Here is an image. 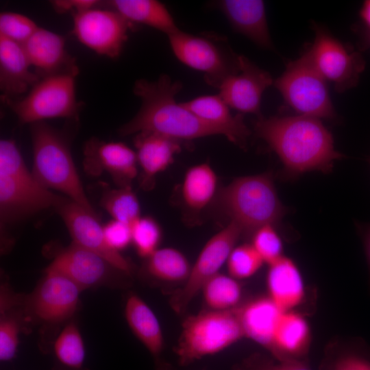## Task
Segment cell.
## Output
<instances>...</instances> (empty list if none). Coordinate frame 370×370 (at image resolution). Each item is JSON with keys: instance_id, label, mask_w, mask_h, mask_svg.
Here are the masks:
<instances>
[{"instance_id": "6da1fadb", "label": "cell", "mask_w": 370, "mask_h": 370, "mask_svg": "<svg viewBox=\"0 0 370 370\" xmlns=\"http://www.w3.org/2000/svg\"><path fill=\"white\" fill-rule=\"evenodd\" d=\"M254 131L279 156L288 178L310 171L328 173L334 162L344 157L334 149L331 133L317 118L261 116L254 123Z\"/></svg>"}, {"instance_id": "7a4b0ae2", "label": "cell", "mask_w": 370, "mask_h": 370, "mask_svg": "<svg viewBox=\"0 0 370 370\" xmlns=\"http://www.w3.org/2000/svg\"><path fill=\"white\" fill-rule=\"evenodd\" d=\"M182 84L162 75L156 81L139 79L134 94L142 103L138 112L119 132L127 136L140 132L156 133L178 141L212 135H223L230 140L228 132L207 123L186 109L175 99Z\"/></svg>"}, {"instance_id": "3957f363", "label": "cell", "mask_w": 370, "mask_h": 370, "mask_svg": "<svg viewBox=\"0 0 370 370\" xmlns=\"http://www.w3.org/2000/svg\"><path fill=\"white\" fill-rule=\"evenodd\" d=\"M67 199L37 182L14 140H1L0 209L3 221L18 220L50 207L56 209Z\"/></svg>"}, {"instance_id": "277c9868", "label": "cell", "mask_w": 370, "mask_h": 370, "mask_svg": "<svg viewBox=\"0 0 370 370\" xmlns=\"http://www.w3.org/2000/svg\"><path fill=\"white\" fill-rule=\"evenodd\" d=\"M32 174L43 187L64 194L95 212L85 193L66 142L44 122L31 124Z\"/></svg>"}, {"instance_id": "5b68a950", "label": "cell", "mask_w": 370, "mask_h": 370, "mask_svg": "<svg viewBox=\"0 0 370 370\" xmlns=\"http://www.w3.org/2000/svg\"><path fill=\"white\" fill-rule=\"evenodd\" d=\"M220 204L230 221L243 233L280 223L286 208L277 194L271 173L244 176L233 180L220 194Z\"/></svg>"}, {"instance_id": "8992f818", "label": "cell", "mask_w": 370, "mask_h": 370, "mask_svg": "<svg viewBox=\"0 0 370 370\" xmlns=\"http://www.w3.org/2000/svg\"><path fill=\"white\" fill-rule=\"evenodd\" d=\"M243 337L236 308L202 311L184 321L175 353L180 365L187 366L224 350Z\"/></svg>"}, {"instance_id": "52a82bcc", "label": "cell", "mask_w": 370, "mask_h": 370, "mask_svg": "<svg viewBox=\"0 0 370 370\" xmlns=\"http://www.w3.org/2000/svg\"><path fill=\"white\" fill-rule=\"evenodd\" d=\"M274 86L299 115L332 119L335 111L327 81L312 64L306 51L290 62Z\"/></svg>"}, {"instance_id": "ba28073f", "label": "cell", "mask_w": 370, "mask_h": 370, "mask_svg": "<svg viewBox=\"0 0 370 370\" xmlns=\"http://www.w3.org/2000/svg\"><path fill=\"white\" fill-rule=\"evenodd\" d=\"M75 77L71 74H59L41 78L24 98L3 99L21 123L33 124L53 118H75L80 107L75 98Z\"/></svg>"}, {"instance_id": "9c48e42d", "label": "cell", "mask_w": 370, "mask_h": 370, "mask_svg": "<svg viewBox=\"0 0 370 370\" xmlns=\"http://www.w3.org/2000/svg\"><path fill=\"white\" fill-rule=\"evenodd\" d=\"M175 56L187 66L205 73L206 82L218 88L240 70L239 56L216 40L194 36L180 29L168 35Z\"/></svg>"}, {"instance_id": "30bf717a", "label": "cell", "mask_w": 370, "mask_h": 370, "mask_svg": "<svg viewBox=\"0 0 370 370\" xmlns=\"http://www.w3.org/2000/svg\"><path fill=\"white\" fill-rule=\"evenodd\" d=\"M313 29L314 42L306 51L314 66L338 92L356 86L365 68L361 53L345 45L324 27L314 24Z\"/></svg>"}, {"instance_id": "8fae6325", "label": "cell", "mask_w": 370, "mask_h": 370, "mask_svg": "<svg viewBox=\"0 0 370 370\" xmlns=\"http://www.w3.org/2000/svg\"><path fill=\"white\" fill-rule=\"evenodd\" d=\"M243 233L240 226L230 221L208 241L192 266L188 279L173 292L169 299L170 305L175 312H183L201 291L206 282L219 273Z\"/></svg>"}, {"instance_id": "7c38bea8", "label": "cell", "mask_w": 370, "mask_h": 370, "mask_svg": "<svg viewBox=\"0 0 370 370\" xmlns=\"http://www.w3.org/2000/svg\"><path fill=\"white\" fill-rule=\"evenodd\" d=\"M73 33L96 53L116 58L127 39L132 23L113 10L90 9L75 14Z\"/></svg>"}, {"instance_id": "4fadbf2b", "label": "cell", "mask_w": 370, "mask_h": 370, "mask_svg": "<svg viewBox=\"0 0 370 370\" xmlns=\"http://www.w3.org/2000/svg\"><path fill=\"white\" fill-rule=\"evenodd\" d=\"M65 223L73 243L90 250L108 261L119 271L129 273L130 263L119 251L109 247L95 212L67 199L56 208Z\"/></svg>"}, {"instance_id": "5bb4252c", "label": "cell", "mask_w": 370, "mask_h": 370, "mask_svg": "<svg viewBox=\"0 0 370 370\" xmlns=\"http://www.w3.org/2000/svg\"><path fill=\"white\" fill-rule=\"evenodd\" d=\"M240 70L225 79L219 85V96L240 113L262 116L260 102L263 92L273 84L271 75L247 58L239 56Z\"/></svg>"}, {"instance_id": "9a60e30c", "label": "cell", "mask_w": 370, "mask_h": 370, "mask_svg": "<svg viewBox=\"0 0 370 370\" xmlns=\"http://www.w3.org/2000/svg\"><path fill=\"white\" fill-rule=\"evenodd\" d=\"M84 153L88 174L97 176L106 171L119 187L130 186L138 175L136 153L124 143L92 138L86 143Z\"/></svg>"}, {"instance_id": "2e32d148", "label": "cell", "mask_w": 370, "mask_h": 370, "mask_svg": "<svg viewBox=\"0 0 370 370\" xmlns=\"http://www.w3.org/2000/svg\"><path fill=\"white\" fill-rule=\"evenodd\" d=\"M82 289L68 278L46 271L30 301L33 313L47 323H59L75 310Z\"/></svg>"}, {"instance_id": "e0dca14e", "label": "cell", "mask_w": 370, "mask_h": 370, "mask_svg": "<svg viewBox=\"0 0 370 370\" xmlns=\"http://www.w3.org/2000/svg\"><path fill=\"white\" fill-rule=\"evenodd\" d=\"M112 269H116L105 258L73 243L55 258L46 271L64 275L83 289L103 283Z\"/></svg>"}, {"instance_id": "ac0fdd59", "label": "cell", "mask_w": 370, "mask_h": 370, "mask_svg": "<svg viewBox=\"0 0 370 370\" xmlns=\"http://www.w3.org/2000/svg\"><path fill=\"white\" fill-rule=\"evenodd\" d=\"M64 43L62 36L38 27L22 45L40 79L59 74H78L75 60L66 51Z\"/></svg>"}, {"instance_id": "d6986e66", "label": "cell", "mask_w": 370, "mask_h": 370, "mask_svg": "<svg viewBox=\"0 0 370 370\" xmlns=\"http://www.w3.org/2000/svg\"><path fill=\"white\" fill-rule=\"evenodd\" d=\"M216 3L236 32L262 48L273 49L262 1L221 0Z\"/></svg>"}, {"instance_id": "ffe728a7", "label": "cell", "mask_w": 370, "mask_h": 370, "mask_svg": "<svg viewBox=\"0 0 370 370\" xmlns=\"http://www.w3.org/2000/svg\"><path fill=\"white\" fill-rule=\"evenodd\" d=\"M31 66L23 45L0 35V88L3 98L26 92L40 79Z\"/></svg>"}, {"instance_id": "44dd1931", "label": "cell", "mask_w": 370, "mask_h": 370, "mask_svg": "<svg viewBox=\"0 0 370 370\" xmlns=\"http://www.w3.org/2000/svg\"><path fill=\"white\" fill-rule=\"evenodd\" d=\"M134 145L145 188L151 186L155 176L166 169L181 151L180 141L153 132L136 134Z\"/></svg>"}, {"instance_id": "7402d4cb", "label": "cell", "mask_w": 370, "mask_h": 370, "mask_svg": "<svg viewBox=\"0 0 370 370\" xmlns=\"http://www.w3.org/2000/svg\"><path fill=\"white\" fill-rule=\"evenodd\" d=\"M180 103L200 119L225 129L230 141L241 148L246 147L251 131L244 122L243 114L232 116L219 95L201 96Z\"/></svg>"}, {"instance_id": "603a6c76", "label": "cell", "mask_w": 370, "mask_h": 370, "mask_svg": "<svg viewBox=\"0 0 370 370\" xmlns=\"http://www.w3.org/2000/svg\"><path fill=\"white\" fill-rule=\"evenodd\" d=\"M269 266L268 297L283 312L292 310L305 296L304 284L298 267L291 258L284 256Z\"/></svg>"}, {"instance_id": "cb8c5ba5", "label": "cell", "mask_w": 370, "mask_h": 370, "mask_svg": "<svg viewBox=\"0 0 370 370\" xmlns=\"http://www.w3.org/2000/svg\"><path fill=\"white\" fill-rule=\"evenodd\" d=\"M236 310L245 337L271 352L275 330L284 312L269 297L251 300Z\"/></svg>"}, {"instance_id": "d4e9b609", "label": "cell", "mask_w": 370, "mask_h": 370, "mask_svg": "<svg viewBox=\"0 0 370 370\" xmlns=\"http://www.w3.org/2000/svg\"><path fill=\"white\" fill-rule=\"evenodd\" d=\"M310 342V331L305 318L292 310L284 312L275 330L271 353L277 359H302Z\"/></svg>"}, {"instance_id": "484cf974", "label": "cell", "mask_w": 370, "mask_h": 370, "mask_svg": "<svg viewBox=\"0 0 370 370\" xmlns=\"http://www.w3.org/2000/svg\"><path fill=\"white\" fill-rule=\"evenodd\" d=\"M129 326L156 360L164 347V338L159 321L149 306L138 295H131L125 305Z\"/></svg>"}, {"instance_id": "4316f807", "label": "cell", "mask_w": 370, "mask_h": 370, "mask_svg": "<svg viewBox=\"0 0 370 370\" xmlns=\"http://www.w3.org/2000/svg\"><path fill=\"white\" fill-rule=\"evenodd\" d=\"M109 3L114 11L132 23L149 25L167 36L179 29L165 5L158 1L114 0Z\"/></svg>"}, {"instance_id": "83f0119b", "label": "cell", "mask_w": 370, "mask_h": 370, "mask_svg": "<svg viewBox=\"0 0 370 370\" xmlns=\"http://www.w3.org/2000/svg\"><path fill=\"white\" fill-rule=\"evenodd\" d=\"M217 180L214 171L207 163L188 169L182 186V195L186 205L197 210L205 208L215 195Z\"/></svg>"}, {"instance_id": "f1b7e54d", "label": "cell", "mask_w": 370, "mask_h": 370, "mask_svg": "<svg viewBox=\"0 0 370 370\" xmlns=\"http://www.w3.org/2000/svg\"><path fill=\"white\" fill-rule=\"evenodd\" d=\"M147 271L157 280L166 282H185L192 266L187 258L172 247L160 248L147 258Z\"/></svg>"}, {"instance_id": "f546056e", "label": "cell", "mask_w": 370, "mask_h": 370, "mask_svg": "<svg viewBox=\"0 0 370 370\" xmlns=\"http://www.w3.org/2000/svg\"><path fill=\"white\" fill-rule=\"evenodd\" d=\"M201 292L210 310H228L238 306L242 296L238 280L218 273L204 285Z\"/></svg>"}, {"instance_id": "4dcf8cb0", "label": "cell", "mask_w": 370, "mask_h": 370, "mask_svg": "<svg viewBox=\"0 0 370 370\" xmlns=\"http://www.w3.org/2000/svg\"><path fill=\"white\" fill-rule=\"evenodd\" d=\"M103 190L100 204L113 219L132 225L140 217V204L131 186Z\"/></svg>"}, {"instance_id": "1f68e13d", "label": "cell", "mask_w": 370, "mask_h": 370, "mask_svg": "<svg viewBox=\"0 0 370 370\" xmlns=\"http://www.w3.org/2000/svg\"><path fill=\"white\" fill-rule=\"evenodd\" d=\"M58 362L69 370H81L85 358V349L81 334L73 323L68 324L54 344Z\"/></svg>"}, {"instance_id": "d6a6232c", "label": "cell", "mask_w": 370, "mask_h": 370, "mask_svg": "<svg viewBox=\"0 0 370 370\" xmlns=\"http://www.w3.org/2000/svg\"><path fill=\"white\" fill-rule=\"evenodd\" d=\"M132 243L141 257L148 258L158 248L162 231L151 217H140L132 225Z\"/></svg>"}, {"instance_id": "836d02e7", "label": "cell", "mask_w": 370, "mask_h": 370, "mask_svg": "<svg viewBox=\"0 0 370 370\" xmlns=\"http://www.w3.org/2000/svg\"><path fill=\"white\" fill-rule=\"evenodd\" d=\"M264 261L251 244L235 247L227 261L229 275L236 280L248 278L254 275Z\"/></svg>"}, {"instance_id": "e575fe53", "label": "cell", "mask_w": 370, "mask_h": 370, "mask_svg": "<svg viewBox=\"0 0 370 370\" xmlns=\"http://www.w3.org/2000/svg\"><path fill=\"white\" fill-rule=\"evenodd\" d=\"M233 370H312L304 359H277L254 353L233 367Z\"/></svg>"}, {"instance_id": "d590c367", "label": "cell", "mask_w": 370, "mask_h": 370, "mask_svg": "<svg viewBox=\"0 0 370 370\" xmlns=\"http://www.w3.org/2000/svg\"><path fill=\"white\" fill-rule=\"evenodd\" d=\"M36 24L27 16L14 12L0 14V35L21 45L37 30Z\"/></svg>"}, {"instance_id": "8d00e7d4", "label": "cell", "mask_w": 370, "mask_h": 370, "mask_svg": "<svg viewBox=\"0 0 370 370\" xmlns=\"http://www.w3.org/2000/svg\"><path fill=\"white\" fill-rule=\"evenodd\" d=\"M251 245L268 264L283 256L282 240L272 225H266L256 230Z\"/></svg>"}, {"instance_id": "74e56055", "label": "cell", "mask_w": 370, "mask_h": 370, "mask_svg": "<svg viewBox=\"0 0 370 370\" xmlns=\"http://www.w3.org/2000/svg\"><path fill=\"white\" fill-rule=\"evenodd\" d=\"M322 370H370V357L360 351L350 349L325 362Z\"/></svg>"}, {"instance_id": "f35d334b", "label": "cell", "mask_w": 370, "mask_h": 370, "mask_svg": "<svg viewBox=\"0 0 370 370\" xmlns=\"http://www.w3.org/2000/svg\"><path fill=\"white\" fill-rule=\"evenodd\" d=\"M19 325L12 318H3L0 323V360L8 361L16 355Z\"/></svg>"}, {"instance_id": "ab89813d", "label": "cell", "mask_w": 370, "mask_h": 370, "mask_svg": "<svg viewBox=\"0 0 370 370\" xmlns=\"http://www.w3.org/2000/svg\"><path fill=\"white\" fill-rule=\"evenodd\" d=\"M106 241L110 248L119 251L132 243L130 225L112 219L103 226Z\"/></svg>"}, {"instance_id": "60d3db41", "label": "cell", "mask_w": 370, "mask_h": 370, "mask_svg": "<svg viewBox=\"0 0 370 370\" xmlns=\"http://www.w3.org/2000/svg\"><path fill=\"white\" fill-rule=\"evenodd\" d=\"M97 3L95 0H56L52 1V5L59 13L71 10L77 14L93 8Z\"/></svg>"}, {"instance_id": "b9f144b4", "label": "cell", "mask_w": 370, "mask_h": 370, "mask_svg": "<svg viewBox=\"0 0 370 370\" xmlns=\"http://www.w3.org/2000/svg\"><path fill=\"white\" fill-rule=\"evenodd\" d=\"M360 38V49L366 50L370 49V29L362 25L355 28Z\"/></svg>"}, {"instance_id": "7bdbcfd3", "label": "cell", "mask_w": 370, "mask_h": 370, "mask_svg": "<svg viewBox=\"0 0 370 370\" xmlns=\"http://www.w3.org/2000/svg\"><path fill=\"white\" fill-rule=\"evenodd\" d=\"M359 16L364 27L370 29V0L365 1L360 10Z\"/></svg>"}, {"instance_id": "ee69618b", "label": "cell", "mask_w": 370, "mask_h": 370, "mask_svg": "<svg viewBox=\"0 0 370 370\" xmlns=\"http://www.w3.org/2000/svg\"><path fill=\"white\" fill-rule=\"evenodd\" d=\"M365 254L370 271V226L367 229L363 238Z\"/></svg>"}, {"instance_id": "f6af8a7d", "label": "cell", "mask_w": 370, "mask_h": 370, "mask_svg": "<svg viewBox=\"0 0 370 370\" xmlns=\"http://www.w3.org/2000/svg\"><path fill=\"white\" fill-rule=\"evenodd\" d=\"M157 370H172V369L167 363L159 359L157 360Z\"/></svg>"}, {"instance_id": "bcb514c9", "label": "cell", "mask_w": 370, "mask_h": 370, "mask_svg": "<svg viewBox=\"0 0 370 370\" xmlns=\"http://www.w3.org/2000/svg\"><path fill=\"white\" fill-rule=\"evenodd\" d=\"M369 162H370V160H369Z\"/></svg>"}]
</instances>
